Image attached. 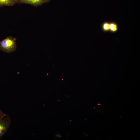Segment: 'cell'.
<instances>
[{"instance_id": "obj_1", "label": "cell", "mask_w": 140, "mask_h": 140, "mask_svg": "<svg viewBox=\"0 0 140 140\" xmlns=\"http://www.w3.org/2000/svg\"><path fill=\"white\" fill-rule=\"evenodd\" d=\"M16 39L12 36L7 37L0 41V50L8 53L15 51L17 49Z\"/></svg>"}, {"instance_id": "obj_2", "label": "cell", "mask_w": 140, "mask_h": 140, "mask_svg": "<svg viewBox=\"0 0 140 140\" xmlns=\"http://www.w3.org/2000/svg\"><path fill=\"white\" fill-rule=\"evenodd\" d=\"M11 124L10 118L8 115L5 114L4 117L0 119V139L7 131Z\"/></svg>"}, {"instance_id": "obj_3", "label": "cell", "mask_w": 140, "mask_h": 140, "mask_svg": "<svg viewBox=\"0 0 140 140\" xmlns=\"http://www.w3.org/2000/svg\"><path fill=\"white\" fill-rule=\"evenodd\" d=\"M51 0H17V3L26 4L37 7L49 2Z\"/></svg>"}, {"instance_id": "obj_4", "label": "cell", "mask_w": 140, "mask_h": 140, "mask_svg": "<svg viewBox=\"0 0 140 140\" xmlns=\"http://www.w3.org/2000/svg\"><path fill=\"white\" fill-rule=\"evenodd\" d=\"M17 3V0H0V7L12 6Z\"/></svg>"}, {"instance_id": "obj_5", "label": "cell", "mask_w": 140, "mask_h": 140, "mask_svg": "<svg viewBox=\"0 0 140 140\" xmlns=\"http://www.w3.org/2000/svg\"><path fill=\"white\" fill-rule=\"evenodd\" d=\"M118 30V26L117 24L115 22H110L109 31L112 33L117 32Z\"/></svg>"}, {"instance_id": "obj_6", "label": "cell", "mask_w": 140, "mask_h": 140, "mask_svg": "<svg viewBox=\"0 0 140 140\" xmlns=\"http://www.w3.org/2000/svg\"><path fill=\"white\" fill-rule=\"evenodd\" d=\"M101 29L104 32H109L110 22L106 21L103 22L102 24Z\"/></svg>"}, {"instance_id": "obj_7", "label": "cell", "mask_w": 140, "mask_h": 140, "mask_svg": "<svg viewBox=\"0 0 140 140\" xmlns=\"http://www.w3.org/2000/svg\"><path fill=\"white\" fill-rule=\"evenodd\" d=\"M5 114L1 110L0 108V119L3 118L5 115Z\"/></svg>"}]
</instances>
